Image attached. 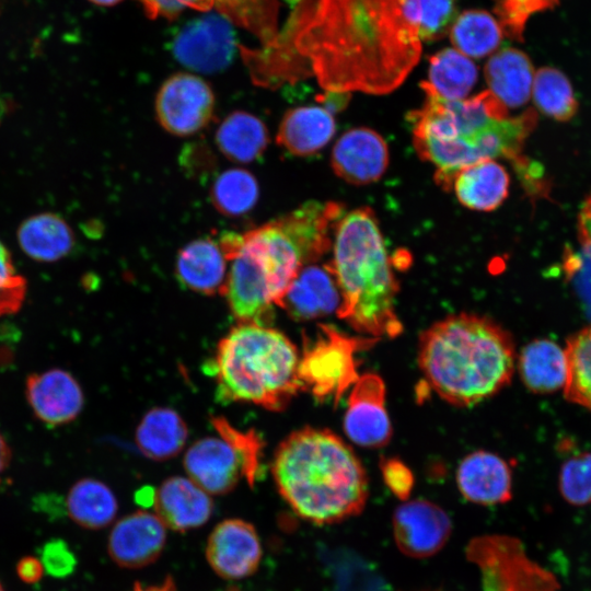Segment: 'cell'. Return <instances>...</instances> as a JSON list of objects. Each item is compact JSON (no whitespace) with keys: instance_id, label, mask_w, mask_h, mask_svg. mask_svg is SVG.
I'll use <instances>...</instances> for the list:
<instances>
[{"instance_id":"6da1fadb","label":"cell","mask_w":591,"mask_h":591,"mask_svg":"<svg viewBox=\"0 0 591 591\" xmlns=\"http://www.w3.org/2000/svg\"><path fill=\"white\" fill-rule=\"evenodd\" d=\"M417 0H303L288 28L245 61L256 83L314 74L325 91L386 94L421 54Z\"/></svg>"},{"instance_id":"7a4b0ae2","label":"cell","mask_w":591,"mask_h":591,"mask_svg":"<svg viewBox=\"0 0 591 591\" xmlns=\"http://www.w3.org/2000/svg\"><path fill=\"white\" fill-rule=\"evenodd\" d=\"M424 105L409 113L413 143L424 161L436 169L438 184L450 189L455 175L474 163L521 159L536 114L528 109L510 117L508 108L489 91L461 101H444L430 93Z\"/></svg>"},{"instance_id":"3957f363","label":"cell","mask_w":591,"mask_h":591,"mask_svg":"<svg viewBox=\"0 0 591 591\" xmlns=\"http://www.w3.org/2000/svg\"><path fill=\"white\" fill-rule=\"evenodd\" d=\"M418 363L441 398L470 406L508 385L515 351L510 334L498 323L484 315L459 313L421 333Z\"/></svg>"},{"instance_id":"277c9868","label":"cell","mask_w":591,"mask_h":591,"mask_svg":"<svg viewBox=\"0 0 591 591\" xmlns=\"http://www.w3.org/2000/svg\"><path fill=\"white\" fill-rule=\"evenodd\" d=\"M273 475L281 497L303 520L323 525L359 514L368 498L366 471L341 438L303 428L276 451Z\"/></svg>"},{"instance_id":"5b68a950","label":"cell","mask_w":591,"mask_h":591,"mask_svg":"<svg viewBox=\"0 0 591 591\" xmlns=\"http://www.w3.org/2000/svg\"><path fill=\"white\" fill-rule=\"evenodd\" d=\"M329 263L341 293L337 316L370 337H395L403 325L395 312L398 281L374 212L361 207L335 225Z\"/></svg>"},{"instance_id":"8992f818","label":"cell","mask_w":591,"mask_h":591,"mask_svg":"<svg viewBox=\"0 0 591 591\" xmlns=\"http://www.w3.org/2000/svg\"><path fill=\"white\" fill-rule=\"evenodd\" d=\"M299 358L294 344L281 332L240 323L220 340L210 363L219 399L281 410L303 390Z\"/></svg>"},{"instance_id":"52a82bcc","label":"cell","mask_w":591,"mask_h":591,"mask_svg":"<svg viewBox=\"0 0 591 591\" xmlns=\"http://www.w3.org/2000/svg\"><path fill=\"white\" fill-rule=\"evenodd\" d=\"M212 425L220 438H205L185 454L184 466L190 479L207 494L223 495L241 477L253 486L260 472L262 441L254 431L244 432L217 417Z\"/></svg>"},{"instance_id":"ba28073f","label":"cell","mask_w":591,"mask_h":591,"mask_svg":"<svg viewBox=\"0 0 591 591\" xmlns=\"http://www.w3.org/2000/svg\"><path fill=\"white\" fill-rule=\"evenodd\" d=\"M375 338L349 337L331 325H318L315 338H305L299 358V379L302 389L318 399L338 401L359 378L354 354L374 343Z\"/></svg>"},{"instance_id":"9c48e42d","label":"cell","mask_w":591,"mask_h":591,"mask_svg":"<svg viewBox=\"0 0 591 591\" xmlns=\"http://www.w3.org/2000/svg\"><path fill=\"white\" fill-rule=\"evenodd\" d=\"M466 557L475 564L484 591H557L555 576L531 560L514 537L484 535L473 538Z\"/></svg>"},{"instance_id":"30bf717a","label":"cell","mask_w":591,"mask_h":591,"mask_svg":"<svg viewBox=\"0 0 591 591\" xmlns=\"http://www.w3.org/2000/svg\"><path fill=\"white\" fill-rule=\"evenodd\" d=\"M230 269L222 294L240 323L264 324L270 315L274 294L268 274L241 234L224 232L218 240Z\"/></svg>"},{"instance_id":"8fae6325","label":"cell","mask_w":591,"mask_h":591,"mask_svg":"<svg viewBox=\"0 0 591 591\" xmlns=\"http://www.w3.org/2000/svg\"><path fill=\"white\" fill-rule=\"evenodd\" d=\"M215 112V95L198 76L176 73L160 86L155 97L159 124L171 135L192 136L204 129Z\"/></svg>"},{"instance_id":"7c38bea8","label":"cell","mask_w":591,"mask_h":591,"mask_svg":"<svg viewBox=\"0 0 591 591\" xmlns=\"http://www.w3.org/2000/svg\"><path fill=\"white\" fill-rule=\"evenodd\" d=\"M236 48L230 21L223 15H206L185 25L175 36L172 51L178 62L198 72L224 69Z\"/></svg>"},{"instance_id":"4fadbf2b","label":"cell","mask_w":591,"mask_h":591,"mask_svg":"<svg viewBox=\"0 0 591 591\" xmlns=\"http://www.w3.org/2000/svg\"><path fill=\"white\" fill-rule=\"evenodd\" d=\"M262 544L255 526L242 519H227L210 533L206 558L221 578L239 580L252 576L262 559Z\"/></svg>"},{"instance_id":"5bb4252c","label":"cell","mask_w":591,"mask_h":591,"mask_svg":"<svg viewBox=\"0 0 591 591\" xmlns=\"http://www.w3.org/2000/svg\"><path fill=\"white\" fill-rule=\"evenodd\" d=\"M392 523L397 547L414 558H426L438 553L448 542L452 530L445 511L422 499L397 507Z\"/></svg>"},{"instance_id":"9a60e30c","label":"cell","mask_w":591,"mask_h":591,"mask_svg":"<svg viewBox=\"0 0 591 591\" xmlns=\"http://www.w3.org/2000/svg\"><path fill=\"white\" fill-rule=\"evenodd\" d=\"M344 430L355 443L378 448L392 437V426L385 408V384L375 373L360 375L352 384Z\"/></svg>"},{"instance_id":"2e32d148","label":"cell","mask_w":591,"mask_h":591,"mask_svg":"<svg viewBox=\"0 0 591 591\" xmlns=\"http://www.w3.org/2000/svg\"><path fill=\"white\" fill-rule=\"evenodd\" d=\"M154 513L139 510L130 513L113 526L107 552L115 564L137 569L154 563L166 542V529Z\"/></svg>"},{"instance_id":"e0dca14e","label":"cell","mask_w":591,"mask_h":591,"mask_svg":"<svg viewBox=\"0 0 591 591\" xmlns=\"http://www.w3.org/2000/svg\"><path fill=\"white\" fill-rule=\"evenodd\" d=\"M331 162L335 174L344 181L354 185L370 184L387 167V144L370 128H354L336 141Z\"/></svg>"},{"instance_id":"ac0fdd59","label":"cell","mask_w":591,"mask_h":591,"mask_svg":"<svg viewBox=\"0 0 591 591\" xmlns=\"http://www.w3.org/2000/svg\"><path fill=\"white\" fill-rule=\"evenodd\" d=\"M26 398L35 416L48 426L72 421L84 402L79 383L62 369L31 374L26 380Z\"/></svg>"},{"instance_id":"d6986e66","label":"cell","mask_w":591,"mask_h":591,"mask_svg":"<svg viewBox=\"0 0 591 591\" xmlns=\"http://www.w3.org/2000/svg\"><path fill=\"white\" fill-rule=\"evenodd\" d=\"M341 293L328 264H309L293 279L278 306L296 320H313L338 311Z\"/></svg>"},{"instance_id":"ffe728a7","label":"cell","mask_w":591,"mask_h":591,"mask_svg":"<svg viewBox=\"0 0 591 591\" xmlns=\"http://www.w3.org/2000/svg\"><path fill=\"white\" fill-rule=\"evenodd\" d=\"M456 484L465 499L493 506L512 497V475L508 463L497 454L476 451L466 455L456 471Z\"/></svg>"},{"instance_id":"44dd1931","label":"cell","mask_w":591,"mask_h":591,"mask_svg":"<svg viewBox=\"0 0 591 591\" xmlns=\"http://www.w3.org/2000/svg\"><path fill=\"white\" fill-rule=\"evenodd\" d=\"M155 514L165 526L186 532L204 525L212 514L208 494L192 479L174 476L165 479L154 494Z\"/></svg>"},{"instance_id":"7402d4cb","label":"cell","mask_w":591,"mask_h":591,"mask_svg":"<svg viewBox=\"0 0 591 591\" xmlns=\"http://www.w3.org/2000/svg\"><path fill=\"white\" fill-rule=\"evenodd\" d=\"M227 262L219 241L196 239L178 251L176 277L185 288L197 293H222L228 274Z\"/></svg>"},{"instance_id":"603a6c76","label":"cell","mask_w":591,"mask_h":591,"mask_svg":"<svg viewBox=\"0 0 591 591\" xmlns=\"http://www.w3.org/2000/svg\"><path fill=\"white\" fill-rule=\"evenodd\" d=\"M336 130L333 114L323 106H299L283 115L276 140L288 152L309 157L318 152Z\"/></svg>"},{"instance_id":"cb8c5ba5","label":"cell","mask_w":591,"mask_h":591,"mask_svg":"<svg viewBox=\"0 0 591 591\" xmlns=\"http://www.w3.org/2000/svg\"><path fill=\"white\" fill-rule=\"evenodd\" d=\"M485 79L489 92L507 108L524 105L533 85V66L526 54L515 48L495 53L486 62Z\"/></svg>"},{"instance_id":"d4e9b609","label":"cell","mask_w":591,"mask_h":591,"mask_svg":"<svg viewBox=\"0 0 591 591\" xmlns=\"http://www.w3.org/2000/svg\"><path fill=\"white\" fill-rule=\"evenodd\" d=\"M509 175L495 160H485L462 169L453 181L457 200L478 211H493L507 198Z\"/></svg>"},{"instance_id":"484cf974","label":"cell","mask_w":591,"mask_h":591,"mask_svg":"<svg viewBox=\"0 0 591 591\" xmlns=\"http://www.w3.org/2000/svg\"><path fill=\"white\" fill-rule=\"evenodd\" d=\"M477 81V68L465 55L444 48L429 59L428 80L420 86L444 101L464 100Z\"/></svg>"},{"instance_id":"4316f807","label":"cell","mask_w":591,"mask_h":591,"mask_svg":"<svg viewBox=\"0 0 591 591\" xmlns=\"http://www.w3.org/2000/svg\"><path fill=\"white\" fill-rule=\"evenodd\" d=\"M215 139L220 152L239 163L257 160L269 141L266 125L257 116L244 111L230 113L219 125Z\"/></svg>"},{"instance_id":"83f0119b","label":"cell","mask_w":591,"mask_h":591,"mask_svg":"<svg viewBox=\"0 0 591 591\" xmlns=\"http://www.w3.org/2000/svg\"><path fill=\"white\" fill-rule=\"evenodd\" d=\"M519 372L525 386L535 393L564 389L567 380L565 350L552 340L535 339L522 349Z\"/></svg>"},{"instance_id":"f1b7e54d","label":"cell","mask_w":591,"mask_h":591,"mask_svg":"<svg viewBox=\"0 0 591 591\" xmlns=\"http://www.w3.org/2000/svg\"><path fill=\"white\" fill-rule=\"evenodd\" d=\"M19 243L32 258L53 262L66 256L73 246V234L67 222L55 213H40L19 228Z\"/></svg>"},{"instance_id":"f546056e","label":"cell","mask_w":591,"mask_h":591,"mask_svg":"<svg viewBox=\"0 0 591 591\" xmlns=\"http://www.w3.org/2000/svg\"><path fill=\"white\" fill-rule=\"evenodd\" d=\"M187 439V427L171 408H153L142 418L136 431L140 451L153 460L177 454Z\"/></svg>"},{"instance_id":"4dcf8cb0","label":"cell","mask_w":591,"mask_h":591,"mask_svg":"<svg viewBox=\"0 0 591 591\" xmlns=\"http://www.w3.org/2000/svg\"><path fill=\"white\" fill-rule=\"evenodd\" d=\"M70 519L84 529L100 530L116 517L118 505L114 493L104 483L82 478L70 488L67 496Z\"/></svg>"},{"instance_id":"1f68e13d","label":"cell","mask_w":591,"mask_h":591,"mask_svg":"<svg viewBox=\"0 0 591 591\" xmlns=\"http://www.w3.org/2000/svg\"><path fill=\"white\" fill-rule=\"evenodd\" d=\"M324 561L333 582V591H392L376 566L351 549L329 551Z\"/></svg>"},{"instance_id":"d6a6232c","label":"cell","mask_w":591,"mask_h":591,"mask_svg":"<svg viewBox=\"0 0 591 591\" xmlns=\"http://www.w3.org/2000/svg\"><path fill=\"white\" fill-rule=\"evenodd\" d=\"M501 26L485 10H466L455 19L451 30V43L465 56L483 58L493 54L501 43Z\"/></svg>"},{"instance_id":"836d02e7","label":"cell","mask_w":591,"mask_h":591,"mask_svg":"<svg viewBox=\"0 0 591 591\" xmlns=\"http://www.w3.org/2000/svg\"><path fill=\"white\" fill-rule=\"evenodd\" d=\"M259 185L256 177L244 169H229L220 173L210 188V200L223 216L240 217L256 205Z\"/></svg>"},{"instance_id":"e575fe53","label":"cell","mask_w":591,"mask_h":591,"mask_svg":"<svg viewBox=\"0 0 591 591\" xmlns=\"http://www.w3.org/2000/svg\"><path fill=\"white\" fill-rule=\"evenodd\" d=\"M213 7L230 22L255 35L264 46L278 35V0H213Z\"/></svg>"},{"instance_id":"d590c367","label":"cell","mask_w":591,"mask_h":591,"mask_svg":"<svg viewBox=\"0 0 591 591\" xmlns=\"http://www.w3.org/2000/svg\"><path fill=\"white\" fill-rule=\"evenodd\" d=\"M532 92L537 108L554 119L568 120L577 112L572 86L567 77L555 68L537 70Z\"/></svg>"},{"instance_id":"8d00e7d4","label":"cell","mask_w":591,"mask_h":591,"mask_svg":"<svg viewBox=\"0 0 591 591\" xmlns=\"http://www.w3.org/2000/svg\"><path fill=\"white\" fill-rule=\"evenodd\" d=\"M565 355L567 360L565 396L568 401L591 410V326L567 340Z\"/></svg>"},{"instance_id":"74e56055","label":"cell","mask_w":591,"mask_h":591,"mask_svg":"<svg viewBox=\"0 0 591 591\" xmlns=\"http://www.w3.org/2000/svg\"><path fill=\"white\" fill-rule=\"evenodd\" d=\"M494 12L497 15L503 35L521 42L525 24L534 13L551 9L559 0H493Z\"/></svg>"},{"instance_id":"f35d334b","label":"cell","mask_w":591,"mask_h":591,"mask_svg":"<svg viewBox=\"0 0 591 591\" xmlns=\"http://www.w3.org/2000/svg\"><path fill=\"white\" fill-rule=\"evenodd\" d=\"M559 489L573 506L591 503V453L584 452L566 461L560 470Z\"/></svg>"},{"instance_id":"ab89813d","label":"cell","mask_w":591,"mask_h":591,"mask_svg":"<svg viewBox=\"0 0 591 591\" xmlns=\"http://www.w3.org/2000/svg\"><path fill=\"white\" fill-rule=\"evenodd\" d=\"M419 8V38L434 42L450 32L457 18V0H417Z\"/></svg>"},{"instance_id":"60d3db41","label":"cell","mask_w":591,"mask_h":591,"mask_svg":"<svg viewBox=\"0 0 591 591\" xmlns=\"http://www.w3.org/2000/svg\"><path fill=\"white\" fill-rule=\"evenodd\" d=\"M25 289L24 278L16 274L10 254L0 242V316L20 308Z\"/></svg>"},{"instance_id":"b9f144b4","label":"cell","mask_w":591,"mask_h":591,"mask_svg":"<svg viewBox=\"0 0 591 591\" xmlns=\"http://www.w3.org/2000/svg\"><path fill=\"white\" fill-rule=\"evenodd\" d=\"M44 571L56 578H65L72 573L77 559L69 545L59 538L47 542L40 552Z\"/></svg>"},{"instance_id":"7bdbcfd3","label":"cell","mask_w":591,"mask_h":591,"mask_svg":"<svg viewBox=\"0 0 591 591\" xmlns=\"http://www.w3.org/2000/svg\"><path fill=\"white\" fill-rule=\"evenodd\" d=\"M565 269L591 314V250L583 245L578 253L569 251L565 258Z\"/></svg>"},{"instance_id":"ee69618b","label":"cell","mask_w":591,"mask_h":591,"mask_svg":"<svg viewBox=\"0 0 591 591\" xmlns=\"http://www.w3.org/2000/svg\"><path fill=\"white\" fill-rule=\"evenodd\" d=\"M386 486L399 499L406 500L412 493L414 477L412 471L397 459H386L381 464Z\"/></svg>"},{"instance_id":"f6af8a7d","label":"cell","mask_w":591,"mask_h":591,"mask_svg":"<svg viewBox=\"0 0 591 591\" xmlns=\"http://www.w3.org/2000/svg\"><path fill=\"white\" fill-rule=\"evenodd\" d=\"M150 18L173 19L183 10L208 11L213 8V0H139Z\"/></svg>"},{"instance_id":"bcb514c9","label":"cell","mask_w":591,"mask_h":591,"mask_svg":"<svg viewBox=\"0 0 591 591\" xmlns=\"http://www.w3.org/2000/svg\"><path fill=\"white\" fill-rule=\"evenodd\" d=\"M16 572L22 581L26 583H34L42 578L44 567L39 559L32 556H26L20 559L18 563Z\"/></svg>"},{"instance_id":"7dc6e473","label":"cell","mask_w":591,"mask_h":591,"mask_svg":"<svg viewBox=\"0 0 591 591\" xmlns=\"http://www.w3.org/2000/svg\"><path fill=\"white\" fill-rule=\"evenodd\" d=\"M578 220L581 242L591 250V194L583 204Z\"/></svg>"},{"instance_id":"c3c4849f","label":"cell","mask_w":591,"mask_h":591,"mask_svg":"<svg viewBox=\"0 0 591 591\" xmlns=\"http://www.w3.org/2000/svg\"><path fill=\"white\" fill-rule=\"evenodd\" d=\"M321 99L324 104L323 107L333 114L346 107L350 99V93L339 91H325Z\"/></svg>"},{"instance_id":"681fc988","label":"cell","mask_w":591,"mask_h":591,"mask_svg":"<svg viewBox=\"0 0 591 591\" xmlns=\"http://www.w3.org/2000/svg\"><path fill=\"white\" fill-rule=\"evenodd\" d=\"M132 591H177V588L172 577L167 576L158 584L146 586L138 582L134 586Z\"/></svg>"},{"instance_id":"f907efd6","label":"cell","mask_w":591,"mask_h":591,"mask_svg":"<svg viewBox=\"0 0 591 591\" xmlns=\"http://www.w3.org/2000/svg\"><path fill=\"white\" fill-rule=\"evenodd\" d=\"M11 459L10 448L0 433V474L7 468Z\"/></svg>"},{"instance_id":"816d5d0a","label":"cell","mask_w":591,"mask_h":591,"mask_svg":"<svg viewBox=\"0 0 591 591\" xmlns=\"http://www.w3.org/2000/svg\"><path fill=\"white\" fill-rule=\"evenodd\" d=\"M90 1L99 5H113V4L118 3L121 0H90Z\"/></svg>"},{"instance_id":"f5cc1de1","label":"cell","mask_w":591,"mask_h":591,"mask_svg":"<svg viewBox=\"0 0 591 591\" xmlns=\"http://www.w3.org/2000/svg\"><path fill=\"white\" fill-rule=\"evenodd\" d=\"M0 591H4V589H3V587H2V584H1V583H0Z\"/></svg>"}]
</instances>
